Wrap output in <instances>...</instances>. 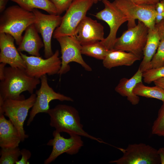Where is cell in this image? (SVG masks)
Returning a JSON list of instances; mask_svg holds the SVG:
<instances>
[{
  "label": "cell",
  "instance_id": "5",
  "mask_svg": "<svg viewBox=\"0 0 164 164\" xmlns=\"http://www.w3.org/2000/svg\"><path fill=\"white\" fill-rule=\"evenodd\" d=\"M94 3V0H73L62 17L60 25L55 30L53 38L74 36L77 26Z\"/></svg>",
  "mask_w": 164,
  "mask_h": 164
},
{
  "label": "cell",
  "instance_id": "19",
  "mask_svg": "<svg viewBox=\"0 0 164 164\" xmlns=\"http://www.w3.org/2000/svg\"><path fill=\"white\" fill-rule=\"evenodd\" d=\"M142 73L138 68L131 78H121L114 89L121 95L126 97L127 100L133 105L138 104L140 101L139 96L134 93L133 90L138 83L142 82Z\"/></svg>",
  "mask_w": 164,
  "mask_h": 164
},
{
  "label": "cell",
  "instance_id": "14",
  "mask_svg": "<svg viewBox=\"0 0 164 164\" xmlns=\"http://www.w3.org/2000/svg\"><path fill=\"white\" fill-rule=\"evenodd\" d=\"M53 138L47 143V145L52 146V150L48 157L45 160V164L51 163L65 153L71 155H75L83 145L81 136L79 135L72 134L70 138H66L56 130L53 132Z\"/></svg>",
  "mask_w": 164,
  "mask_h": 164
},
{
  "label": "cell",
  "instance_id": "32",
  "mask_svg": "<svg viewBox=\"0 0 164 164\" xmlns=\"http://www.w3.org/2000/svg\"><path fill=\"white\" fill-rule=\"evenodd\" d=\"M156 30L160 41L164 40V19L155 24Z\"/></svg>",
  "mask_w": 164,
  "mask_h": 164
},
{
  "label": "cell",
  "instance_id": "22",
  "mask_svg": "<svg viewBox=\"0 0 164 164\" xmlns=\"http://www.w3.org/2000/svg\"><path fill=\"white\" fill-rule=\"evenodd\" d=\"M30 12L34 9L43 10L50 14H57L56 9L50 0H10Z\"/></svg>",
  "mask_w": 164,
  "mask_h": 164
},
{
  "label": "cell",
  "instance_id": "35",
  "mask_svg": "<svg viewBox=\"0 0 164 164\" xmlns=\"http://www.w3.org/2000/svg\"><path fill=\"white\" fill-rule=\"evenodd\" d=\"M158 153L160 158V164H164V147L158 149Z\"/></svg>",
  "mask_w": 164,
  "mask_h": 164
},
{
  "label": "cell",
  "instance_id": "4",
  "mask_svg": "<svg viewBox=\"0 0 164 164\" xmlns=\"http://www.w3.org/2000/svg\"><path fill=\"white\" fill-rule=\"evenodd\" d=\"M36 94H31L26 99L19 100L7 99L4 101L0 97V114L8 117L17 129L21 142L29 137L24 128V124L29 109L36 101Z\"/></svg>",
  "mask_w": 164,
  "mask_h": 164
},
{
  "label": "cell",
  "instance_id": "36",
  "mask_svg": "<svg viewBox=\"0 0 164 164\" xmlns=\"http://www.w3.org/2000/svg\"><path fill=\"white\" fill-rule=\"evenodd\" d=\"M153 82L155 85L158 86L164 89V77L155 80Z\"/></svg>",
  "mask_w": 164,
  "mask_h": 164
},
{
  "label": "cell",
  "instance_id": "16",
  "mask_svg": "<svg viewBox=\"0 0 164 164\" xmlns=\"http://www.w3.org/2000/svg\"><path fill=\"white\" fill-rule=\"evenodd\" d=\"M15 41L10 35L0 33V62L8 64L12 67L26 69V64L15 46Z\"/></svg>",
  "mask_w": 164,
  "mask_h": 164
},
{
  "label": "cell",
  "instance_id": "1",
  "mask_svg": "<svg viewBox=\"0 0 164 164\" xmlns=\"http://www.w3.org/2000/svg\"><path fill=\"white\" fill-rule=\"evenodd\" d=\"M40 82L39 79L27 75L25 69L5 67L4 78L0 83V97L4 101L25 99L21 94L25 91L33 94Z\"/></svg>",
  "mask_w": 164,
  "mask_h": 164
},
{
  "label": "cell",
  "instance_id": "38",
  "mask_svg": "<svg viewBox=\"0 0 164 164\" xmlns=\"http://www.w3.org/2000/svg\"><path fill=\"white\" fill-rule=\"evenodd\" d=\"M101 0L102 1V0H94L95 3H97L98 1H101Z\"/></svg>",
  "mask_w": 164,
  "mask_h": 164
},
{
  "label": "cell",
  "instance_id": "33",
  "mask_svg": "<svg viewBox=\"0 0 164 164\" xmlns=\"http://www.w3.org/2000/svg\"><path fill=\"white\" fill-rule=\"evenodd\" d=\"M139 5H155L160 0H127Z\"/></svg>",
  "mask_w": 164,
  "mask_h": 164
},
{
  "label": "cell",
  "instance_id": "26",
  "mask_svg": "<svg viewBox=\"0 0 164 164\" xmlns=\"http://www.w3.org/2000/svg\"><path fill=\"white\" fill-rule=\"evenodd\" d=\"M153 135L164 137V102L159 109L157 116L152 127Z\"/></svg>",
  "mask_w": 164,
  "mask_h": 164
},
{
  "label": "cell",
  "instance_id": "17",
  "mask_svg": "<svg viewBox=\"0 0 164 164\" xmlns=\"http://www.w3.org/2000/svg\"><path fill=\"white\" fill-rule=\"evenodd\" d=\"M44 46L34 23L29 26L25 30L22 40L17 48L19 52L26 51L31 56H40L39 50Z\"/></svg>",
  "mask_w": 164,
  "mask_h": 164
},
{
  "label": "cell",
  "instance_id": "27",
  "mask_svg": "<svg viewBox=\"0 0 164 164\" xmlns=\"http://www.w3.org/2000/svg\"><path fill=\"white\" fill-rule=\"evenodd\" d=\"M164 77V65L158 67L147 70L142 73L144 81L147 84H150Z\"/></svg>",
  "mask_w": 164,
  "mask_h": 164
},
{
  "label": "cell",
  "instance_id": "10",
  "mask_svg": "<svg viewBox=\"0 0 164 164\" xmlns=\"http://www.w3.org/2000/svg\"><path fill=\"white\" fill-rule=\"evenodd\" d=\"M19 53L26 65V73L32 77L39 79L44 75L58 74L61 68V60L59 57L58 50L45 59L40 56H28L21 52Z\"/></svg>",
  "mask_w": 164,
  "mask_h": 164
},
{
  "label": "cell",
  "instance_id": "13",
  "mask_svg": "<svg viewBox=\"0 0 164 164\" xmlns=\"http://www.w3.org/2000/svg\"><path fill=\"white\" fill-rule=\"evenodd\" d=\"M36 21L35 25L39 33H40L44 44V56L48 58L53 53L51 47V38L55 29L60 25L62 17L57 15L46 14L34 9Z\"/></svg>",
  "mask_w": 164,
  "mask_h": 164
},
{
  "label": "cell",
  "instance_id": "24",
  "mask_svg": "<svg viewBox=\"0 0 164 164\" xmlns=\"http://www.w3.org/2000/svg\"><path fill=\"white\" fill-rule=\"evenodd\" d=\"M110 50H107L101 41L82 46L81 53L102 60L104 59Z\"/></svg>",
  "mask_w": 164,
  "mask_h": 164
},
{
  "label": "cell",
  "instance_id": "20",
  "mask_svg": "<svg viewBox=\"0 0 164 164\" xmlns=\"http://www.w3.org/2000/svg\"><path fill=\"white\" fill-rule=\"evenodd\" d=\"M141 59L135 54L119 50H110L103 60L104 67L108 69L122 66H129Z\"/></svg>",
  "mask_w": 164,
  "mask_h": 164
},
{
  "label": "cell",
  "instance_id": "23",
  "mask_svg": "<svg viewBox=\"0 0 164 164\" xmlns=\"http://www.w3.org/2000/svg\"><path fill=\"white\" fill-rule=\"evenodd\" d=\"M150 87L144 85L142 82L138 83L135 87L134 93L139 96L154 98L164 102V89L155 85Z\"/></svg>",
  "mask_w": 164,
  "mask_h": 164
},
{
  "label": "cell",
  "instance_id": "7",
  "mask_svg": "<svg viewBox=\"0 0 164 164\" xmlns=\"http://www.w3.org/2000/svg\"><path fill=\"white\" fill-rule=\"evenodd\" d=\"M113 2L128 18V29L136 25V19L143 22L149 29L155 28V5H139L127 0H115Z\"/></svg>",
  "mask_w": 164,
  "mask_h": 164
},
{
  "label": "cell",
  "instance_id": "29",
  "mask_svg": "<svg viewBox=\"0 0 164 164\" xmlns=\"http://www.w3.org/2000/svg\"><path fill=\"white\" fill-rule=\"evenodd\" d=\"M55 5L57 14L60 15L68 9L73 0H50Z\"/></svg>",
  "mask_w": 164,
  "mask_h": 164
},
{
  "label": "cell",
  "instance_id": "21",
  "mask_svg": "<svg viewBox=\"0 0 164 164\" xmlns=\"http://www.w3.org/2000/svg\"><path fill=\"white\" fill-rule=\"evenodd\" d=\"M160 42L155 28L149 29L146 42L143 51V60L139 67L142 73L151 69V61L157 51Z\"/></svg>",
  "mask_w": 164,
  "mask_h": 164
},
{
  "label": "cell",
  "instance_id": "15",
  "mask_svg": "<svg viewBox=\"0 0 164 164\" xmlns=\"http://www.w3.org/2000/svg\"><path fill=\"white\" fill-rule=\"evenodd\" d=\"M104 27L90 17H85L77 27L74 36L82 46L102 41Z\"/></svg>",
  "mask_w": 164,
  "mask_h": 164
},
{
  "label": "cell",
  "instance_id": "37",
  "mask_svg": "<svg viewBox=\"0 0 164 164\" xmlns=\"http://www.w3.org/2000/svg\"><path fill=\"white\" fill-rule=\"evenodd\" d=\"M9 0H0V12L2 13L6 9V6Z\"/></svg>",
  "mask_w": 164,
  "mask_h": 164
},
{
  "label": "cell",
  "instance_id": "28",
  "mask_svg": "<svg viewBox=\"0 0 164 164\" xmlns=\"http://www.w3.org/2000/svg\"><path fill=\"white\" fill-rule=\"evenodd\" d=\"M150 64L151 68L158 67L164 65V40L160 41Z\"/></svg>",
  "mask_w": 164,
  "mask_h": 164
},
{
  "label": "cell",
  "instance_id": "6",
  "mask_svg": "<svg viewBox=\"0 0 164 164\" xmlns=\"http://www.w3.org/2000/svg\"><path fill=\"white\" fill-rule=\"evenodd\" d=\"M149 29L144 23L138 20L135 26L128 29L117 38L113 49L131 52L142 59Z\"/></svg>",
  "mask_w": 164,
  "mask_h": 164
},
{
  "label": "cell",
  "instance_id": "30",
  "mask_svg": "<svg viewBox=\"0 0 164 164\" xmlns=\"http://www.w3.org/2000/svg\"><path fill=\"white\" fill-rule=\"evenodd\" d=\"M155 9L157 15L155 19V23H157L164 19V0H160L156 4Z\"/></svg>",
  "mask_w": 164,
  "mask_h": 164
},
{
  "label": "cell",
  "instance_id": "34",
  "mask_svg": "<svg viewBox=\"0 0 164 164\" xmlns=\"http://www.w3.org/2000/svg\"><path fill=\"white\" fill-rule=\"evenodd\" d=\"M6 64L1 63L0 64V80H3L5 77V66Z\"/></svg>",
  "mask_w": 164,
  "mask_h": 164
},
{
  "label": "cell",
  "instance_id": "18",
  "mask_svg": "<svg viewBox=\"0 0 164 164\" xmlns=\"http://www.w3.org/2000/svg\"><path fill=\"white\" fill-rule=\"evenodd\" d=\"M21 140L16 128L10 121L0 114V146L1 148L19 147Z\"/></svg>",
  "mask_w": 164,
  "mask_h": 164
},
{
  "label": "cell",
  "instance_id": "25",
  "mask_svg": "<svg viewBox=\"0 0 164 164\" xmlns=\"http://www.w3.org/2000/svg\"><path fill=\"white\" fill-rule=\"evenodd\" d=\"M19 147L11 148H1L0 151V164H15L19 161L21 155Z\"/></svg>",
  "mask_w": 164,
  "mask_h": 164
},
{
  "label": "cell",
  "instance_id": "9",
  "mask_svg": "<svg viewBox=\"0 0 164 164\" xmlns=\"http://www.w3.org/2000/svg\"><path fill=\"white\" fill-rule=\"evenodd\" d=\"M104 8L94 16L103 20L108 25L110 29L109 35L101 42L108 50H113L117 39L118 29L124 23L128 21V17L113 3L108 0H102Z\"/></svg>",
  "mask_w": 164,
  "mask_h": 164
},
{
  "label": "cell",
  "instance_id": "8",
  "mask_svg": "<svg viewBox=\"0 0 164 164\" xmlns=\"http://www.w3.org/2000/svg\"><path fill=\"white\" fill-rule=\"evenodd\" d=\"M122 156L109 162L117 164H159L158 150L144 143L129 144L125 149H121Z\"/></svg>",
  "mask_w": 164,
  "mask_h": 164
},
{
  "label": "cell",
  "instance_id": "11",
  "mask_svg": "<svg viewBox=\"0 0 164 164\" xmlns=\"http://www.w3.org/2000/svg\"><path fill=\"white\" fill-rule=\"evenodd\" d=\"M61 47V66L58 73L60 76L70 70L69 64L78 63L87 71L92 70L91 67L84 61L82 56V45L74 36H63L56 39Z\"/></svg>",
  "mask_w": 164,
  "mask_h": 164
},
{
  "label": "cell",
  "instance_id": "2",
  "mask_svg": "<svg viewBox=\"0 0 164 164\" xmlns=\"http://www.w3.org/2000/svg\"><path fill=\"white\" fill-rule=\"evenodd\" d=\"M47 114L50 117V126L59 132H66L69 135L76 134L100 143L104 142L101 139L90 135L84 130L78 111L74 107L59 104L50 109Z\"/></svg>",
  "mask_w": 164,
  "mask_h": 164
},
{
  "label": "cell",
  "instance_id": "31",
  "mask_svg": "<svg viewBox=\"0 0 164 164\" xmlns=\"http://www.w3.org/2000/svg\"><path fill=\"white\" fill-rule=\"evenodd\" d=\"M21 158L17 161L16 164H29V162L28 160L31 157V153L28 150L23 149L20 150Z\"/></svg>",
  "mask_w": 164,
  "mask_h": 164
},
{
  "label": "cell",
  "instance_id": "3",
  "mask_svg": "<svg viewBox=\"0 0 164 164\" xmlns=\"http://www.w3.org/2000/svg\"><path fill=\"white\" fill-rule=\"evenodd\" d=\"M1 13L0 33H5L11 35L15 39L16 44L19 45L22 38L23 32L36 22L34 14L19 5L10 6Z\"/></svg>",
  "mask_w": 164,
  "mask_h": 164
},
{
  "label": "cell",
  "instance_id": "12",
  "mask_svg": "<svg viewBox=\"0 0 164 164\" xmlns=\"http://www.w3.org/2000/svg\"><path fill=\"white\" fill-rule=\"evenodd\" d=\"M41 86L36 91V98L35 103L29 113L27 125H30L36 115L40 113H47L50 108L49 103L53 100L60 101H73L71 97L55 92L50 87L48 83L46 75L43 76L40 78Z\"/></svg>",
  "mask_w": 164,
  "mask_h": 164
}]
</instances>
